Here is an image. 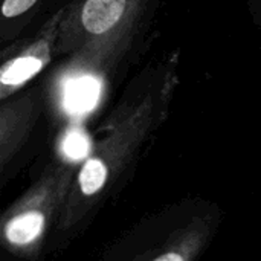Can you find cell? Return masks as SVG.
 <instances>
[{
    "label": "cell",
    "mask_w": 261,
    "mask_h": 261,
    "mask_svg": "<svg viewBox=\"0 0 261 261\" xmlns=\"http://www.w3.org/2000/svg\"><path fill=\"white\" fill-rule=\"evenodd\" d=\"M43 90L35 84L0 102V173L24 148L43 115Z\"/></svg>",
    "instance_id": "obj_5"
},
{
    "label": "cell",
    "mask_w": 261,
    "mask_h": 261,
    "mask_svg": "<svg viewBox=\"0 0 261 261\" xmlns=\"http://www.w3.org/2000/svg\"><path fill=\"white\" fill-rule=\"evenodd\" d=\"M177 63L179 54H173L165 64L127 90L107 119L95 148L75 168L72 187L58 216L60 228H76L96 208L164 121L177 86Z\"/></svg>",
    "instance_id": "obj_1"
},
{
    "label": "cell",
    "mask_w": 261,
    "mask_h": 261,
    "mask_svg": "<svg viewBox=\"0 0 261 261\" xmlns=\"http://www.w3.org/2000/svg\"><path fill=\"white\" fill-rule=\"evenodd\" d=\"M153 0H69L55 58L58 92L73 107L95 106L133 49Z\"/></svg>",
    "instance_id": "obj_2"
},
{
    "label": "cell",
    "mask_w": 261,
    "mask_h": 261,
    "mask_svg": "<svg viewBox=\"0 0 261 261\" xmlns=\"http://www.w3.org/2000/svg\"><path fill=\"white\" fill-rule=\"evenodd\" d=\"M67 2L54 11L43 26L0 47V102L32 86V81L57 60V40Z\"/></svg>",
    "instance_id": "obj_4"
},
{
    "label": "cell",
    "mask_w": 261,
    "mask_h": 261,
    "mask_svg": "<svg viewBox=\"0 0 261 261\" xmlns=\"http://www.w3.org/2000/svg\"><path fill=\"white\" fill-rule=\"evenodd\" d=\"M138 261H190V252L187 245H171L167 249H161L159 252Z\"/></svg>",
    "instance_id": "obj_7"
},
{
    "label": "cell",
    "mask_w": 261,
    "mask_h": 261,
    "mask_svg": "<svg viewBox=\"0 0 261 261\" xmlns=\"http://www.w3.org/2000/svg\"><path fill=\"white\" fill-rule=\"evenodd\" d=\"M75 165L55 162L0 214V246L28 257L35 254L52 222L58 219L72 187Z\"/></svg>",
    "instance_id": "obj_3"
},
{
    "label": "cell",
    "mask_w": 261,
    "mask_h": 261,
    "mask_svg": "<svg viewBox=\"0 0 261 261\" xmlns=\"http://www.w3.org/2000/svg\"><path fill=\"white\" fill-rule=\"evenodd\" d=\"M55 0H0V47L21 38L40 12Z\"/></svg>",
    "instance_id": "obj_6"
}]
</instances>
